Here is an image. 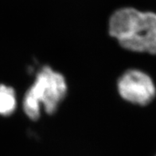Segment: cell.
<instances>
[{
  "instance_id": "obj_1",
  "label": "cell",
  "mask_w": 156,
  "mask_h": 156,
  "mask_svg": "<svg viewBox=\"0 0 156 156\" xmlns=\"http://www.w3.org/2000/svg\"><path fill=\"white\" fill-rule=\"evenodd\" d=\"M108 33L123 49L156 54V14L134 7H122L112 13Z\"/></svg>"
},
{
  "instance_id": "obj_2",
  "label": "cell",
  "mask_w": 156,
  "mask_h": 156,
  "mask_svg": "<svg viewBox=\"0 0 156 156\" xmlns=\"http://www.w3.org/2000/svg\"><path fill=\"white\" fill-rule=\"evenodd\" d=\"M68 90L67 82L61 73L49 66H42L37 71L33 84L25 93L23 108L31 120H37L43 108L49 115L57 112Z\"/></svg>"
},
{
  "instance_id": "obj_3",
  "label": "cell",
  "mask_w": 156,
  "mask_h": 156,
  "mask_svg": "<svg viewBox=\"0 0 156 156\" xmlns=\"http://www.w3.org/2000/svg\"><path fill=\"white\" fill-rule=\"evenodd\" d=\"M119 96L127 102L144 106L150 104L156 95L154 81L148 74L139 69H128L117 82Z\"/></svg>"
},
{
  "instance_id": "obj_4",
  "label": "cell",
  "mask_w": 156,
  "mask_h": 156,
  "mask_svg": "<svg viewBox=\"0 0 156 156\" xmlns=\"http://www.w3.org/2000/svg\"><path fill=\"white\" fill-rule=\"evenodd\" d=\"M17 108V97L15 89L4 84H0V115L9 116Z\"/></svg>"
}]
</instances>
